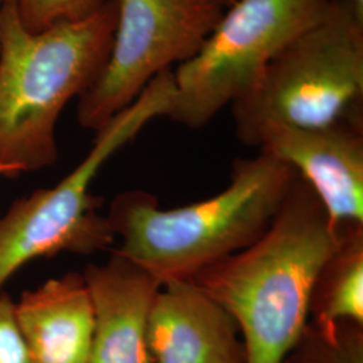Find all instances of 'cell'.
I'll use <instances>...</instances> for the list:
<instances>
[{"mask_svg": "<svg viewBox=\"0 0 363 363\" xmlns=\"http://www.w3.org/2000/svg\"><path fill=\"white\" fill-rule=\"evenodd\" d=\"M339 238V226L296 174L255 242L195 274V283L233 316L247 363H283L308 322L315 280Z\"/></svg>", "mask_w": 363, "mask_h": 363, "instance_id": "1", "label": "cell"}, {"mask_svg": "<svg viewBox=\"0 0 363 363\" xmlns=\"http://www.w3.org/2000/svg\"><path fill=\"white\" fill-rule=\"evenodd\" d=\"M296 178L295 169L261 154L234 160L229 184L208 199L162 208L144 190L117 194L106 218L118 255L163 286L194 279L214 262L255 242L271 225Z\"/></svg>", "mask_w": 363, "mask_h": 363, "instance_id": "2", "label": "cell"}, {"mask_svg": "<svg viewBox=\"0 0 363 363\" xmlns=\"http://www.w3.org/2000/svg\"><path fill=\"white\" fill-rule=\"evenodd\" d=\"M117 0L77 22L39 33L22 25L16 0H0V166L15 175L57 163V123L106 62Z\"/></svg>", "mask_w": 363, "mask_h": 363, "instance_id": "3", "label": "cell"}, {"mask_svg": "<svg viewBox=\"0 0 363 363\" xmlns=\"http://www.w3.org/2000/svg\"><path fill=\"white\" fill-rule=\"evenodd\" d=\"M362 101L363 13L352 0H333L230 106L238 140L256 147L272 127L319 128L363 117Z\"/></svg>", "mask_w": 363, "mask_h": 363, "instance_id": "4", "label": "cell"}, {"mask_svg": "<svg viewBox=\"0 0 363 363\" xmlns=\"http://www.w3.org/2000/svg\"><path fill=\"white\" fill-rule=\"evenodd\" d=\"M175 96L174 70L159 73L140 96L97 130L91 151L52 187L19 198L0 216V292L27 262L62 252L91 255L113 245L115 234L99 210L91 183L105 163L147 124L169 116Z\"/></svg>", "mask_w": 363, "mask_h": 363, "instance_id": "5", "label": "cell"}, {"mask_svg": "<svg viewBox=\"0 0 363 363\" xmlns=\"http://www.w3.org/2000/svg\"><path fill=\"white\" fill-rule=\"evenodd\" d=\"M333 0H237L193 58L174 69L169 118L205 127L242 97L286 45L325 15Z\"/></svg>", "mask_w": 363, "mask_h": 363, "instance_id": "6", "label": "cell"}, {"mask_svg": "<svg viewBox=\"0 0 363 363\" xmlns=\"http://www.w3.org/2000/svg\"><path fill=\"white\" fill-rule=\"evenodd\" d=\"M223 11L216 0H117L106 62L78 97L79 125L101 130L152 78L193 58Z\"/></svg>", "mask_w": 363, "mask_h": 363, "instance_id": "7", "label": "cell"}, {"mask_svg": "<svg viewBox=\"0 0 363 363\" xmlns=\"http://www.w3.org/2000/svg\"><path fill=\"white\" fill-rule=\"evenodd\" d=\"M256 147L295 169L335 226L363 225V117L319 128L272 127Z\"/></svg>", "mask_w": 363, "mask_h": 363, "instance_id": "8", "label": "cell"}, {"mask_svg": "<svg viewBox=\"0 0 363 363\" xmlns=\"http://www.w3.org/2000/svg\"><path fill=\"white\" fill-rule=\"evenodd\" d=\"M147 342L152 363H247L233 316L193 279L160 286Z\"/></svg>", "mask_w": 363, "mask_h": 363, "instance_id": "9", "label": "cell"}, {"mask_svg": "<svg viewBox=\"0 0 363 363\" xmlns=\"http://www.w3.org/2000/svg\"><path fill=\"white\" fill-rule=\"evenodd\" d=\"M93 310L89 363H152L147 333L160 281L112 250L104 264L82 272Z\"/></svg>", "mask_w": 363, "mask_h": 363, "instance_id": "10", "label": "cell"}, {"mask_svg": "<svg viewBox=\"0 0 363 363\" xmlns=\"http://www.w3.org/2000/svg\"><path fill=\"white\" fill-rule=\"evenodd\" d=\"M15 318L33 363H89L93 310L82 273H65L23 292Z\"/></svg>", "mask_w": 363, "mask_h": 363, "instance_id": "11", "label": "cell"}, {"mask_svg": "<svg viewBox=\"0 0 363 363\" xmlns=\"http://www.w3.org/2000/svg\"><path fill=\"white\" fill-rule=\"evenodd\" d=\"M335 250L322 265L310 300L311 320L363 325V225H342Z\"/></svg>", "mask_w": 363, "mask_h": 363, "instance_id": "12", "label": "cell"}, {"mask_svg": "<svg viewBox=\"0 0 363 363\" xmlns=\"http://www.w3.org/2000/svg\"><path fill=\"white\" fill-rule=\"evenodd\" d=\"M283 363H363V325L308 320Z\"/></svg>", "mask_w": 363, "mask_h": 363, "instance_id": "13", "label": "cell"}, {"mask_svg": "<svg viewBox=\"0 0 363 363\" xmlns=\"http://www.w3.org/2000/svg\"><path fill=\"white\" fill-rule=\"evenodd\" d=\"M105 0H16L22 25L39 33L57 23L77 22L97 13Z\"/></svg>", "mask_w": 363, "mask_h": 363, "instance_id": "14", "label": "cell"}, {"mask_svg": "<svg viewBox=\"0 0 363 363\" xmlns=\"http://www.w3.org/2000/svg\"><path fill=\"white\" fill-rule=\"evenodd\" d=\"M0 363H33L15 318V301L0 292Z\"/></svg>", "mask_w": 363, "mask_h": 363, "instance_id": "15", "label": "cell"}, {"mask_svg": "<svg viewBox=\"0 0 363 363\" xmlns=\"http://www.w3.org/2000/svg\"><path fill=\"white\" fill-rule=\"evenodd\" d=\"M0 177H15V174L11 169L0 166Z\"/></svg>", "mask_w": 363, "mask_h": 363, "instance_id": "16", "label": "cell"}, {"mask_svg": "<svg viewBox=\"0 0 363 363\" xmlns=\"http://www.w3.org/2000/svg\"><path fill=\"white\" fill-rule=\"evenodd\" d=\"M216 1H218L223 9H228V7L234 4L237 0H216Z\"/></svg>", "mask_w": 363, "mask_h": 363, "instance_id": "17", "label": "cell"}, {"mask_svg": "<svg viewBox=\"0 0 363 363\" xmlns=\"http://www.w3.org/2000/svg\"><path fill=\"white\" fill-rule=\"evenodd\" d=\"M352 1L357 6V9L363 13V0H352Z\"/></svg>", "mask_w": 363, "mask_h": 363, "instance_id": "18", "label": "cell"}]
</instances>
